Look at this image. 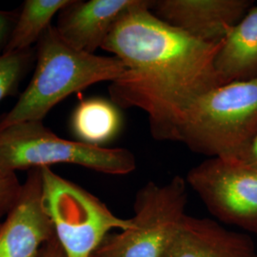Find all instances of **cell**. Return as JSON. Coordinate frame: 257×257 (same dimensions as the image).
Instances as JSON below:
<instances>
[{"instance_id": "cell-1", "label": "cell", "mask_w": 257, "mask_h": 257, "mask_svg": "<svg viewBox=\"0 0 257 257\" xmlns=\"http://www.w3.org/2000/svg\"><path fill=\"white\" fill-rule=\"evenodd\" d=\"M152 1L127 11L102 45L126 67L109 93L118 108L143 110L155 139L178 142L193 104L221 86L214 69L221 44L205 43L166 24L151 12Z\"/></svg>"}, {"instance_id": "cell-2", "label": "cell", "mask_w": 257, "mask_h": 257, "mask_svg": "<svg viewBox=\"0 0 257 257\" xmlns=\"http://www.w3.org/2000/svg\"><path fill=\"white\" fill-rule=\"evenodd\" d=\"M37 64L25 91L11 110L0 116V130L29 121H43L55 105L96 83L117 80L126 67L114 56L88 54L74 49L55 26L37 42Z\"/></svg>"}, {"instance_id": "cell-3", "label": "cell", "mask_w": 257, "mask_h": 257, "mask_svg": "<svg viewBox=\"0 0 257 257\" xmlns=\"http://www.w3.org/2000/svg\"><path fill=\"white\" fill-rule=\"evenodd\" d=\"M257 134V78L211 90L189 110L179 140L191 151L238 162Z\"/></svg>"}, {"instance_id": "cell-4", "label": "cell", "mask_w": 257, "mask_h": 257, "mask_svg": "<svg viewBox=\"0 0 257 257\" xmlns=\"http://www.w3.org/2000/svg\"><path fill=\"white\" fill-rule=\"evenodd\" d=\"M57 164L126 175L136 170L137 160L125 148L110 149L58 138L43 121L23 122L0 130V168L16 173Z\"/></svg>"}, {"instance_id": "cell-5", "label": "cell", "mask_w": 257, "mask_h": 257, "mask_svg": "<svg viewBox=\"0 0 257 257\" xmlns=\"http://www.w3.org/2000/svg\"><path fill=\"white\" fill-rule=\"evenodd\" d=\"M42 199L55 238L66 257H92L114 230L133 227L79 185L42 168Z\"/></svg>"}, {"instance_id": "cell-6", "label": "cell", "mask_w": 257, "mask_h": 257, "mask_svg": "<svg viewBox=\"0 0 257 257\" xmlns=\"http://www.w3.org/2000/svg\"><path fill=\"white\" fill-rule=\"evenodd\" d=\"M188 187L179 175L165 184H145L136 195L133 227L109 234L93 256H164L187 215Z\"/></svg>"}, {"instance_id": "cell-7", "label": "cell", "mask_w": 257, "mask_h": 257, "mask_svg": "<svg viewBox=\"0 0 257 257\" xmlns=\"http://www.w3.org/2000/svg\"><path fill=\"white\" fill-rule=\"evenodd\" d=\"M186 181L219 222L257 233V170L208 158L190 170Z\"/></svg>"}, {"instance_id": "cell-8", "label": "cell", "mask_w": 257, "mask_h": 257, "mask_svg": "<svg viewBox=\"0 0 257 257\" xmlns=\"http://www.w3.org/2000/svg\"><path fill=\"white\" fill-rule=\"evenodd\" d=\"M252 6L251 0H153L150 10L189 37L221 44Z\"/></svg>"}, {"instance_id": "cell-9", "label": "cell", "mask_w": 257, "mask_h": 257, "mask_svg": "<svg viewBox=\"0 0 257 257\" xmlns=\"http://www.w3.org/2000/svg\"><path fill=\"white\" fill-rule=\"evenodd\" d=\"M55 236L42 199L41 169L28 171L19 199L0 225V257H39Z\"/></svg>"}, {"instance_id": "cell-10", "label": "cell", "mask_w": 257, "mask_h": 257, "mask_svg": "<svg viewBox=\"0 0 257 257\" xmlns=\"http://www.w3.org/2000/svg\"><path fill=\"white\" fill-rule=\"evenodd\" d=\"M142 0H70L58 14L55 27L74 49L94 54L118 19Z\"/></svg>"}, {"instance_id": "cell-11", "label": "cell", "mask_w": 257, "mask_h": 257, "mask_svg": "<svg viewBox=\"0 0 257 257\" xmlns=\"http://www.w3.org/2000/svg\"><path fill=\"white\" fill-rule=\"evenodd\" d=\"M163 257H257V251L247 234L187 214Z\"/></svg>"}, {"instance_id": "cell-12", "label": "cell", "mask_w": 257, "mask_h": 257, "mask_svg": "<svg viewBox=\"0 0 257 257\" xmlns=\"http://www.w3.org/2000/svg\"><path fill=\"white\" fill-rule=\"evenodd\" d=\"M214 69L221 85L257 78V5L221 43Z\"/></svg>"}, {"instance_id": "cell-13", "label": "cell", "mask_w": 257, "mask_h": 257, "mask_svg": "<svg viewBox=\"0 0 257 257\" xmlns=\"http://www.w3.org/2000/svg\"><path fill=\"white\" fill-rule=\"evenodd\" d=\"M122 126L119 108L104 98L80 102L71 118V128L80 142L100 146L115 138Z\"/></svg>"}, {"instance_id": "cell-14", "label": "cell", "mask_w": 257, "mask_h": 257, "mask_svg": "<svg viewBox=\"0 0 257 257\" xmlns=\"http://www.w3.org/2000/svg\"><path fill=\"white\" fill-rule=\"evenodd\" d=\"M70 0H26L19 10V18L4 54L27 51L43 36L56 14Z\"/></svg>"}, {"instance_id": "cell-15", "label": "cell", "mask_w": 257, "mask_h": 257, "mask_svg": "<svg viewBox=\"0 0 257 257\" xmlns=\"http://www.w3.org/2000/svg\"><path fill=\"white\" fill-rule=\"evenodd\" d=\"M35 57L34 48L0 55V102L18 92L20 83L34 64Z\"/></svg>"}, {"instance_id": "cell-16", "label": "cell", "mask_w": 257, "mask_h": 257, "mask_svg": "<svg viewBox=\"0 0 257 257\" xmlns=\"http://www.w3.org/2000/svg\"><path fill=\"white\" fill-rule=\"evenodd\" d=\"M22 184L15 172L0 168V220L6 217L18 201Z\"/></svg>"}, {"instance_id": "cell-17", "label": "cell", "mask_w": 257, "mask_h": 257, "mask_svg": "<svg viewBox=\"0 0 257 257\" xmlns=\"http://www.w3.org/2000/svg\"><path fill=\"white\" fill-rule=\"evenodd\" d=\"M19 10H0V55L4 54L19 18Z\"/></svg>"}, {"instance_id": "cell-18", "label": "cell", "mask_w": 257, "mask_h": 257, "mask_svg": "<svg viewBox=\"0 0 257 257\" xmlns=\"http://www.w3.org/2000/svg\"><path fill=\"white\" fill-rule=\"evenodd\" d=\"M39 257H66L59 242L54 236L43 247Z\"/></svg>"}, {"instance_id": "cell-19", "label": "cell", "mask_w": 257, "mask_h": 257, "mask_svg": "<svg viewBox=\"0 0 257 257\" xmlns=\"http://www.w3.org/2000/svg\"><path fill=\"white\" fill-rule=\"evenodd\" d=\"M238 162L257 170V134L252 139L247 152Z\"/></svg>"}, {"instance_id": "cell-20", "label": "cell", "mask_w": 257, "mask_h": 257, "mask_svg": "<svg viewBox=\"0 0 257 257\" xmlns=\"http://www.w3.org/2000/svg\"><path fill=\"white\" fill-rule=\"evenodd\" d=\"M1 222H2V220H0V225H1Z\"/></svg>"}, {"instance_id": "cell-21", "label": "cell", "mask_w": 257, "mask_h": 257, "mask_svg": "<svg viewBox=\"0 0 257 257\" xmlns=\"http://www.w3.org/2000/svg\"><path fill=\"white\" fill-rule=\"evenodd\" d=\"M92 257H94V256H92Z\"/></svg>"}]
</instances>
